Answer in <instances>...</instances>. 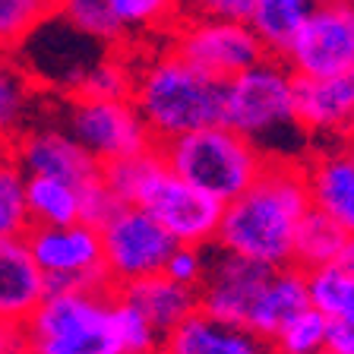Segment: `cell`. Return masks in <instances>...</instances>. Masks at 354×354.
Returning a JSON list of instances; mask_svg holds the SVG:
<instances>
[{"instance_id":"obj_28","label":"cell","mask_w":354,"mask_h":354,"mask_svg":"<svg viewBox=\"0 0 354 354\" xmlns=\"http://www.w3.org/2000/svg\"><path fill=\"white\" fill-rule=\"evenodd\" d=\"M57 10L76 32L88 35L92 41L104 44L114 51V44H120L127 38L124 26L114 19V13L108 10L104 0H57Z\"/></svg>"},{"instance_id":"obj_32","label":"cell","mask_w":354,"mask_h":354,"mask_svg":"<svg viewBox=\"0 0 354 354\" xmlns=\"http://www.w3.org/2000/svg\"><path fill=\"white\" fill-rule=\"evenodd\" d=\"M51 13L41 0H0V51L16 54L26 35Z\"/></svg>"},{"instance_id":"obj_12","label":"cell","mask_w":354,"mask_h":354,"mask_svg":"<svg viewBox=\"0 0 354 354\" xmlns=\"http://www.w3.org/2000/svg\"><path fill=\"white\" fill-rule=\"evenodd\" d=\"M136 206L146 209L177 247H199V250L215 243L221 209H225L212 196L174 177L168 168L152 177V184L146 187Z\"/></svg>"},{"instance_id":"obj_23","label":"cell","mask_w":354,"mask_h":354,"mask_svg":"<svg viewBox=\"0 0 354 354\" xmlns=\"http://www.w3.org/2000/svg\"><path fill=\"white\" fill-rule=\"evenodd\" d=\"M26 206L32 228H60L82 221L80 187L54 177H26Z\"/></svg>"},{"instance_id":"obj_13","label":"cell","mask_w":354,"mask_h":354,"mask_svg":"<svg viewBox=\"0 0 354 354\" xmlns=\"http://www.w3.org/2000/svg\"><path fill=\"white\" fill-rule=\"evenodd\" d=\"M10 155L26 177H54L80 190L102 177V165L66 133L60 120H32L13 140Z\"/></svg>"},{"instance_id":"obj_9","label":"cell","mask_w":354,"mask_h":354,"mask_svg":"<svg viewBox=\"0 0 354 354\" xmlns=\"http://www.w3.org/2000/svg\"><path fill=\"white\" fill-rule=\"evenodd\" d=\"M98 234H102V259L111 288L162 275L171 250L177 247L162 225L140 206H120L98 228Z\"/></svg>"},{"instance_id":"obj_25","label":"cell","mask_w":354,"mask_h":354,"mask_svg":"<svg viewBox=\"0 0 354 354\" xmlns=\"http://www.w3.org/2000/svg\"><path fill=\"white\" fill-rule=\"evenodd\" d=\"M310 307L323 313L329 323L354 326V272L342 266H326L307 272Z\"/></svg>"},{"instance_id":"obj_42","label":"cell","mask_w":354,"mask_h":354,"mask_svg":"<svg viewBox=\"0 0 354 354\" xmlns=\"http://www.w3.org/2000/svg\"><path fill=\"white\" fill-rule=\"evenodd\" d=\"M339 3H345V7H351V10H354V0H339Z\"/></svg>"},{"instance_id":"obj_18","label":"cell","mask_w":354,"mask_h":354,"mask_svg":"<svg viewBox=\"0 0 354 354\" xmlns=\"http://www.w3.org/2000/svg\"><path fill=\"white\" fill-rule=\"evenodd\" d=\"M158 354H275L272 342L259 339L257 332L193 313L174 332L162 339Z\"/></svg>"},{"instance_id":"obj_31","label":"cell","mask_w":354,"mask_h":354,"mask_svg":"<svg viewBox=\"0 0 354 354\" xmlns=\"http://www.w3.org/2000/svg\"><path fill=\"white\" fill-rule=\"evenodd\" d=\"M111 329H114V342H118L120 354H158V348H162V335L118 297H114V310H111Z\"/></svg>"},{"instance_id":"obj_34","label":"cell","mask_w":354,"mask_h":354,"mask_svg":"<svg viewBox=\"0 0 354 354\" xmlns=\"http://www.w3.org/2000/svg\"><path fill=\"white\" fill-rule=\"evenodd\" d=\"M253 0H180V19H228L247 22Z\"/></svg>"},{"instance_id":"obj_15","label":"cell","mask_w":354,"mask_h":354,"mask_svg":"<svg viewBox=\"0 0 354 354\" xmlns=\"http://www.w3.org/2000/svg\"><path fill=\"white\" fill-rule=\"evenodd\" d=\"M295 114L307 136L348 142L354 133V66L326 80H295Z\"/></svg>"},{"instance_id":"obj_10","label":"cell","mask_w":354,"mask_h":354,"mask_svg":"<svg viewBox=\"0 0 354 354\" xmlns=\"http://www.w3.org/2000/svg\"><path fill=\"white\" fill-rule=\"evenodd\" d=\"M171 51L218 82H231L269 57L247 22L228 19H184L174 32Z\"/></svg>"},{"instance_id":"obj_24","label":"cell","mask_w":354,"mask_h":354,"mask_svg":"<svg viewBox=\"0 0 354 354\" xmlns=\"http://www.w3.org/2000/svg\"><path fill=\"white\" fill-rule=\"evenodd\" d=\"M348 234L332 225L326 215L313 212L310 209L307 218L301 221V228L295 234V253H291V266L301 269V272H313V269H326V266H335L342 257V247H345Z\"/></svg>"},{"instance_id":"obj_17","label":"cell","mask_w":354,"mask_h":354,"mask_svg":"<svg viewBox=\"0 0 354 354\" xmlns=\"http://www.w3.org/2000/svg\"><path fill=\"white\" fill-rule=\"evenodd\" d=\"M48 297V281L26 237H0V323L26 326Z\"/></svg>"},{"instance_id":"obj_29","label":"cell","mask_w":354,"mask_h":354,"mask_svg":"<svg viewBox=\"0 0 354 354\" xmlns=\"http://www.w3.org/2000/svg\"><path fill=\"white\" fill-rule=\"evenodd\" d=\"M104 3L127 35L155 32L171 22H180V0H104Z\"/></svg>"},{"instance_id":"obj_43","label":"cell","mask_w":354,"mask_h":354,"mask_svg":"<svg viewBox=\"0 0 354 354\" xmlns=\"http://www.w3.org/2000/svg\"><path fill=\"white\" fill-rule=\"evenodd\" d=\"M323 354H335V351H323Z\"/></svg>"},{"instance_id":"obj_38","label":"cell","mask_w":354,"mask_h":354,"mask_svg":"<svg viewBox=\"0 0 354 354\" xmlns=\"http://www.w3.org/2000/svg\"><path fill=\"white\" fill-rule=\"evenodd\" d=\"M329 351H335V354H354V326L329 323Z\"/></svg>"},{"instance_id":"obj_21","label":"cell","mask_w":354,"mask_h":354,"mask_svg":"<svg viewBox=\"0 0 354 354\" xmlns=\"http://www.w3.org/2000/svg\"><path fill=\"white\" fill-rule=\"evenodd\" d=\"M323 0H253V10L247 16V26L269 57H281L288 41L297 35L304 22L319 10Z\"/></svg>"},{"instance_id":"obj_40","label":"cell","mask_w":354,"mask_h":354,"mask_svg":"<svg viewBox=\"0 0 354 354\" xmlns=\"http://www.w3.org/2000/svg\"><path fill=\"white\" fill-rule=\"evenodd\" d=\"M345 146H348V149H351V152H354V133H351V136H348V142H345Z\"/></svg>"},{"instance_id":"obj_1","label":"cell","mask_w":354,"mask_h":354,"mask_svg":"<svg viewBox=\"0 0 354 354\" xmlns=\"http://www.w3.org/2000/svg\"><path fill=\"white\" fill-rule=\"evenodd\" d=\"M310 212L304 165L269 162L250 190L221 209L215 247L266 269L291 266L295 234Z\"/></svg>"},{"instance_id":"obj_22","label":"cell","mask_w":354,"mask_h":354,"mask_svg":"<svg viewBox=\"0 0 354 354\" xmlns=\"http://www.w3.org/2000/svg\"><path fill=\"white\" fill-rule=\"evenodd\" d=\"M38 88L22 70L16 54L0 51V146L10 149L13 140L32 124Z\"/></svg>"},{"instance_id":"obj_39","label":"cell","mask_w":354,"mask_h":354,"mask_svg":"<svg viewBox=\"0 0 354 354\" xmlns=\"http://www.w3.org/2000/svg\"><path fill=\"white\" fill-rule=\"evenodd\" d=\"M335 266H342V269L354 272V234H348L345 247H342V257H339V263H335Z\"/></svg>"},{"instance_id":"obj_19","label":"cell","mask_w":354,"mask_h":354,"mask_svg":"<svg viewBox=\"0 0 354 354\" xmlns=\"http://www.w3.org/2000/svg\"><path fill=\"white\" fill-rule=\"evenodd\" d=\"M114 297L136 310L162 339L199 310L196 291L171 281L168 275H149V279L130 281L124 288H114Z\"/></svg>"},{"instance_id":"obj_20","label":"cell","mask_w":354,"mask_h":354,"mask_svg":"<svg viewBox=\"0 0 354 354\" xmlns=\"http://www.w3.org/2000/svg\"><path fill=\"white\" fill-rule=\"evenodd\" d=\"M304 310H310L307 272H301L295 266H285V269H275L269 285L263 288V295H259L257 307L247 319V329L257 332L259 339L272 342L291 319L301 317Z\"/></svg>"},{"instance_id":"obj_5","label":"cell","mask_w":354,"mask_h":354,"mask_svg":"<svg viewBox=\"0 0 354 354\" xmlns=\"http://www.w3.org/2000/svg\"><path fill=\"white\" fill-rule=\"evenodd\" d=\"M111 310L114 291H54L26 323L29 354H120Z\"/></svg>"},{"instance_id":"obj_11","label":"cell","mask_w":354,"mask_h":354,"mask_svg":"<svg viewBox=\"0 0 354 354\" xmlns=\"http://www.w3.org/2000/svg\"><path fill=\"white\" fill-rule=\"evenodd\" d=\"M281 64L295 80H326L354 66V10L323 0L281 51Z\"/></svg>"},{"instance_id":"obj_26","label":"cell","mask_w":354,"mask_h":354,"mask_svg":"<svg viewBox=\"0 0 354 354\" xmlns=\"http://www.w3.org/2000/svg\"><path fill=\"white\" fill-rule=\"evenodd\" d=\"M162 168H165L162 152L149 149V152H140V155H133V158H124V162L104 165L102 180L114 193V199H118L120 206H136L140 196L146 193V187L152 184V177Z\"/></svg>"},{"instance_id":"obj_6","label":"cell","mask_w":354,"mask_h":354,"mask_svg":"<svg viewBox=\"0 0 354 354\" xmlns=\"http://www.w3.org/2000/svg\"><path fill=\"white\" fill-rule=\"evenodd\" d=\"M108 54L111 48L76 32L57 10L44 16L16 48V60L29 73L38 92H57L64 102L80 95L88 73Z\"/></svg>"},{"instance_id":"obj_4","label":"cell","mask_w":354,"mask_h":354,"mask_svg":"<svg viewBox=\"0 0 354 354\" xmlns=\"http://www.w3.org/2000/svg\"><path fill=\"white\" fill-rule=\"evenodd\" d=\"M158 152L171 174L212 196L221 206H228L243 190H250L269 165V158L253 142L237 136L225 124L187 133L180 140L158 146Z\"/></svg>"},{"instance_id":"obj_16","label":"cell","mask_w":354,"mask_h":354,"mask_svg":"<svg viewBox=\"0 0 354 354\" xmlns=\"http://www.w3.org/2000/svg\"><path fill=\"white\" fill-rule=\"evenodd\" d=\"M301 165L307 177L310 209L326 215L345 234H354V152L342 142Z\"/></svg>"},{"instance_id":"obj_36","label":"cell","mask_w":354,"mask_h":354,"mask_svg":"<svg viewBox=\"0 0 354 354\" xmlns=\"http://www.w3.org/2000/svg\"><path fill=\"white\" fill-rule=\"evenodd\" d=\"M80 209H82V221H86V225L102 228L104 221L120 209V203L114 199V193L104 187L102 177H98V180H92V184H86L80 190Z\"/></svg>"},{"instance_id":"obj_8","label":"cell","mask_w":354,"mask_h":354,"mask_svg":"<svg viewBox=\"0 0 354 354\" xmlns=\"http://www.w3.org/2000/svg\"><path fill=\"white\" fill-rule=\"evenodd\" d=\"M60 124L102 168L155 149L130 98H66Z\"/></svg>"},{"instance_id":"obj_3","label":"cell","mask_w":354,"mask_h":354,"mask_svg":"<svg viewBox=\"0 0 354 354\" xmlns=\"http://www.w3.org/2000/svg\"><path fill=\"white\" fill-rule=\"evenodd\" d=\"M221 124L259 149L269 162H297L307 133L295 114V76L279 57H266L225 82Z\"/></svg>"},{"instance_id":"obj_41","label":"cell","mask_w":354,"mask_h":354,"mask_svg":"<svg viewBox=\"0 0 354 354\" xmlns=\"http://www.w3.org/2000/svg\"><path fill=\"white\" fill-rule=\"evenodd\" d=\"M41 3H48V7H51V10L57 7V0H41Z\"/></svg>"},{"instance_id":"obj_35","label":"cell","mask_w":354,"mask_h":354,"mask_svg":"<svg viewBox=\"0 0 354 354\" xmlns=\"http://www.w3.org/2000/svg\"><path fill=\"white\" fill-rule=\"evenodd\" d=\"M162 275H168L171 281L196 291L203 275H206V250H199V247H174Z\"/></svg>"},{"instance_id":"obj_14","label":"cell","mask_w":354,"mask_h":354,"mask_svg":"<svg viewBox=\"0 0 354 354\" xmlns=\"http://www.w3.org/2000/svg\"><path fill=\"white\" fill-rule=\"evenodd\" d=\"M272 272L275 269L241 259L234 253H206V275L196 288L199 313L247 329V319H250L253 307H257L263 288L269 285Z\"/></svg>"},{"instance_id":"obj_37","label":"cell","mask_w":354,"mask_h":354,"mask_svg":"<svg viewBox=\"0 0 354 354\" xmlns=\"http://www.w3.org/2000/svg\"><path fill=\"white\" fill-rule=\"evenodd\" d=\"M0 354H29V335H26V326L0 323Z\"/></svg>"},{"instance_id":"obj_33","label":"cell","mask_w":354,"mask_h":354,"mask_svg":"<svg viewBox=\"0 0 354 354\" xmlns=\"http://www.w3.org/2000/svg\"><path fill=\"white\" fill-rule=\"evenodd\" d=\"M133 88V64L124 60L118 51H111L102 64L88 73L80 95L86 98H130Z\"/></svg>"},{"instance_id":"obj_2","label":"cell","mask_w":354,"mask_h":354,"mask_svg":"<svg viewBox=\"0 0 354 354\" xmlns=\"http://www.w3.org/2000/svg\"><path fill=\"white\" fill-rule=\"evenodd\" d=\"M130 104L158 149L187 133L221 124L225 82L199 73L180 54L162 51L133 66Z\"/></svg>"},{"instance_id":"obj_27","label":"cell","mask_w":354,"mask_h":354,"mask_svg":"<svg viewBox=\"0 0 354 354\" xmlns=\"http://www.w3.org/2000/svg\"><path fill=\"white\" fill-rule=\"evenodd\" d=\"M29 228L26 174L13 162L10 149H0V237H26Z\"/></svg>"},{"instance_id":"obj_7","label":"cell","mask_w":354,"mask_h":354,"mask_svg":"<svg viewBox=\"0 0 354 354\" xmlns=\"http://www.w3.org/2000/svg\"><path fill=\"white\" fill-rule=\"evenodd\" d=\"M26 243L48 281V295L54 291H98V295L114 291L104 272L102 234L86 221L60 225V228H29Z\"/></svg>"},{"instance_id":"obj_30","label":"cell","mask_w":354,"mask_h":354,"mask_svg":"<svg viewBox=\"0 0 354 354\" xmlns=\"http://www.w3.org/2000/svg\"><path fill=\"white\" fill-rule=\"evenodd\" d=\"M275 354H323L329 351V319L310 307L272 339Z\"/></svg>"}]
</instances>
